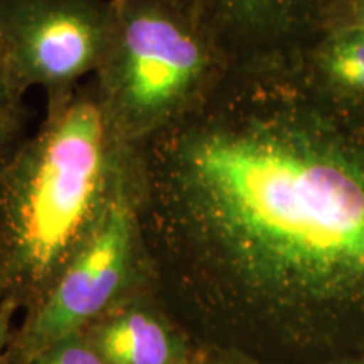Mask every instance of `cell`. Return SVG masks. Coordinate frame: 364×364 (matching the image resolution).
I'll return each instance as SVG.
<instances>
[{"mask_svg":"<svg viewBox=\"0 0 364 364\" xmlns=\"http://www.w3.org/2000/svg\"><path fill=\"white\" fill-rule=\"evenodd\" d=\"M225 80L136 145L154 292L199 348L344 358L364 343V149L287 97L243 98Z\"/></svg>","mask_w":364,"mask_h":364,"instance_id":"obj_1","label":"cell"},{"mask_svg":"<svg viewBox=\"0 0 364 364\" xmlns=\"http://www.w3.org/2000/svg\"><path fill=\"white\" fill-rule=\"evenodd\" d=\"M90 80L46 100V115L0 167V306L31 311L93 236L134 169Z\"/></svg>","mask_w":364,"mask_h":364,"instance_id":"obj_2","label":"cell"},{"mask_svg":"<svg viewBox=\"0 0 364 364\" xmlns=\"http://www.w3.org/2000/svg\"><path fill=\"white\" fill-rule=\"evenodd\" d=\"M110 44L93 75L108 112L139 145L203 107L230 71L216 41L176 0H115Z\"/></svg>","mask_w":364,"mask_h":364,"instance_id":"obj_3","label":"cell"},{"mask_svg":"<svg viewBox=\"0 0 364 364\" xmlns=\"http://www.w3.org/2000/svg\"><path fill=\"white\" fill-rule=\"evenodd\" d=\"M150 290L154 270L136 206L134 162L88 243L38 306L24 312L4 364L27 363L48 346L83 332L125 300Z\"/></svg>","mask_w":364,"mask_h":364,"instance_id":"obj_4","label":"cell"},{"mask_svg":"<svg viewBox=\"0 0 364 364\" xmlns=\"http://www.w3.org/2000/svg\"><path fill=\"white\" fill-rule=\"evenodd\" d=\"M115 0H0L2 54L21 88L58 98L102 65Z\"/></svg>","mask_w":364,"mask_h":364,"instance_id":"obj_5","label":"cell"},{"mask_svg":"<svg viewBox=\"0 0 364 364\" xmlns=\"http://www.w3.org/2000/svg\"><path fill=\"white\" fill-rule=\"evenodd\" d=\"M83 332L110 364H198L201 356L154 290L125 300Z\"/></svg>","mask_w":364,"mask_h":364,"instance_id":"obj_6","label":"cell"},{"mask_svg":"<svg viewBox=\"0 0 364 364\" xmlns=\"http://www.w3.org/2000/svg\"><path fill=\"white\" fill-rule=\"evenodd\" d=\"M322 63L339 83L364 90V27L331 43Z\"/></svg>","mask_w":364,"mask_h":364,"instance_id":"obj_7","label":"cell"},{"mask_svg":"<svg viewBox=\"0 0 364 364\" xmlns=\"http://www.w3.org/2000/svg\"><path fill=\"white\" fill-rule=\"evenodd\" d=\"M24 364H110L85 332L56 341Z\"/></svg>","mask_w":364,"mask_h":364,"instance_id":"obj_8","label":"cell"},{"mask_svg":"<svg viewBox=\"0 0 364 364\" xmlns=\"http://www.w3.org/2000/svg\"><path fill=\"white\" fill-rule=\"evenodd\" d=\"M29 122L31 113L24 102L0 107V167L31 134Z\"/></svg>","mask_w":364,"mask_h":364,"instance_id":"obj_9","label":"cell"},{"mask_svg":"<svg viewBox=\"0 0 364 364\" xmlns=\"http://www.w3.org/2000/svg\"><path fill=\"white\" fill-rule=\"evenodd\" d=\"M26 91L17 83L6 56L0 53V107L24 102Z\"/></svg>","mask_w":364,"mask_h":364,"instance_id":"obj_10","label":"cell"},{"mask_svg":"<svg viewBox=\"0 0 364 364\" xmlns=\"http://www.w3.org/2000/svg\"><path fill=\"white\" fill-rule=\"evenodd\" d=\"M204 364H263L257 359L245 356V354L226 351L218 348H199Z\"/></svg>","mask_w":364,"mask_h":364,"instance_id":"obj_11","label":"cell"},{"mask_svg":"<svg viewBox=\"0 0 364 364\" xmlns=\"http://www.w3.org/2000/svg\"><path fill=\"white\" fill-rule=\"evenodd\" d=\"M14 316H16L14 309L0 306V364H4L9 343H11L14 329H16V327H12Z\"/></svg>","mask_w":364,"mask_h":364,"instance_id":"obj_12","label":"cell"},{"mask_svg":"<svg viewBox=\"0 0 364 364\" xmlns=\"http://www.w3.org/2000/svg\"><path fill=\"white\" fill-rule=\"evenodd\" d=\"M324 364H364V359H354V358L344 356V358L332 359V361H327Z\"/></svg>","mask_w":364,"mask_h":364,"instance_id":"obj_13","label":"cell"},{"mask_svg":"<svg viewBox=\"0 0 364 364\" xmlns=\"http://www.w3.org/2000/svg\"><path fill=\"white\" fill-rule=\"evenodd\" d=\"M198 364H204V363H203V356H199V361H198Z\"/></svg>","mask_w":364,"mask_h":364,"instance_id":"obj_14","label":"cell"},{"mask_svg":"<svg viewBox=\"0 0 364 364\" xmlns=\"http://www.w3.org/2000/svg\"><path fill=\"white\" fill-rule=\"evenodd\" d=\"M0 53H2V39H0Z\"/></svg>","mask_w":364,"mask_h":364,"instance_id":"obj_15","label":"cell"},{"mask_svg":"<svg viewBox=\"0 0 364 364\" xmlns=\"http://www.w3.org/2000/svg\"><path fill=\"white\" fill-rule=\"evenodd\" d=\"M363 24H364V9H363ZM364 27V26H363Z\"/></svg>","mask_w":364,"mask_h":364,"instance_id":"obj_16","label":"cell"}]
</instances>
